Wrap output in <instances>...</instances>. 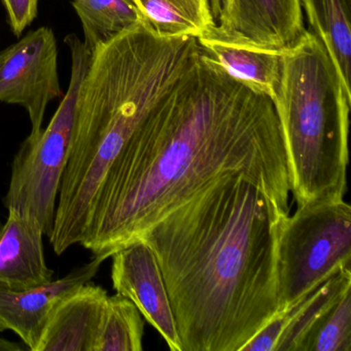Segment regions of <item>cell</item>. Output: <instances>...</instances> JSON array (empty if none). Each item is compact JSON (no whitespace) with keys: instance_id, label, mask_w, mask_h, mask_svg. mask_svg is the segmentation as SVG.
I'll use <instances>...</instances> for the list:
<instances>
[{"instance_id":"1","label":"cell","mask_w":351,"mask_h":351,"mask_svg":"<svg viewBox=\"0 0 351 351\" xmlns=\"http://www.w3.org/2000/svg\"><path fill=\"white\" fill-rule=\"evenodd\" d=\"M238 173L289 211L274 102L232 79L199 48L110 166L80 245L106 260L217 180Z\"/></svg>"},{"instance_id":"2","label":"cell","mask_w":351,"mask_h":351,"mask_svg":"<svg viewBox=\"0 0 351 351\" xmlns=\"http://www.w3.org/2000/svg\"><path fill=\"white\" fill-rule=\"evenodd\" d=\"M287 215L232 174L141 238L161 269L182 351H242L278 313L276 229Z\"/></svg>"},{"instance_id":"3","label":"cell","mask_w":351,"mask_h":351,"mask_svg":"<svg viewBox=\"0 0 351 351\" xmlns=\"http://www.w3.org/2000/svg\"><path fill=\"white\" fill-rule=\"evenodd\" d=\"M198 50L196 38L162 36L147 23L96 47L77 96L69 161L49 237L57 256L81 244L110 166Z\"/></svg>"},{"instance_id":"4","label":"cell","mask_w":351,"mask_h":351,"mask_svg":"<svg viewBox=\"0 0 351 351\" xmlns=\"http://www.w3.org/2000/svg\"><path fill=\"white\" fill-rule=\"evenodd\" d=\"M297 207L343 200L351 98L322 40L306 30L283 51L274 100Z\"/></svg>"},{"instance_id":"5","label":"cell","mask_w":351,"mask_h":351,"mask_svg":"<svg viewBox=\"0 0 351 351\" xmlns=\"http://www.w3.org/2000/svg\"><path fill=\"white\" fill-rule=\"evenodd\" d=\"M71 54L69 90L52 120L38 134H29L14 158L3 206L36 219L45 236L54 227L61 180L69 161L77 96L91 55L75 34L65 38Z\"/></svg>"},{"instance_id":"6","label":"cell","mask_w":351,"mask_h":351,"mask_svg":"<svg viewBox=\"0 0 351 351\" xmlns=\"http://www.w3.org/2000/svg\"><path fill=\"white\" fill-rule=\"evenodd\" d=\"M351 267V208L343 200L297 207L279 219L276 276L279 311Z\"/></svg>"},{"instance_id":"7","label":"cell","mask_w":351,"mask_h":351,"mask_svg":"<svg viewBox=\"0 0 351 351\" xmlns=\"http://www.w3.org/2000/svg\"><path fill=\"white\" fill-rule=\"evenodd\" d=\"M58 73V49L51 28L28 32L0 65V102L18 104L27 110L30 134L43 129L47 106L62 97Z\"/></svg>"},{"instance_id":"8","label":"cell","mask_w":351,"mask_h":351,"mask_svg":"<svg viewBox=\"0 0 351 351\" xmlns=\"http://www.w3.org/2000/svg\"><path fill=\"white\" fill-rule=\"evenodd\" d=\"M112 287L130 300L171 351H182L176 318L155 254L138 240L112 256Z\"/></svg>"},{"instance_id":"9","label":"cell","mask_w":351,"mask_h":351,"mask_svg":"<svg viewBox=\"0 0 351 351\" xmlns=\"http://www.w3.org/2000/svg\"><path fill=\"white\" fill-rule=\"evenodd\" d=\"M104 261L93 256V260L73 269L65 276L25 291L0 287V332L12 330L28 350L38 351L55 308L75 289L90 282Z\"/></svg>"},{"instance_id":"10","label":"cell","mask_w":351,"mask_h":351,"mask_svg":"<svg viewBox=\"0 0 351 351\" xmlns=\"http://www.w3.org/2000/svg\"><path fill=\"white\" fill-rule=\"evenodd\" d=\"M219 34L266 49H285L305 34L300 0H223Z\"/></svg>"},{"instance_id":"11","label":"cell","mask_w":351,"mask_h":351,"mask_svg":"<svg viewBox=\"0 0 351 351\" xmlns=\"http://www.w3.org/2000/svg\"><path fill=\"white\" fill-rule=\"evenodd\" d=\"M351 289V267L279 311L242 351H299L300 345L320 316Z\"/></svg>"},{"instance_id":"12","label":"cell","mask_w":351,"mask_h":351,"mask_svg":"<svg viewBox=\"0 0 351 351\" xmlns=\"http://www.w3.org/2000/svg\"><path fill=\"white\" fill-rule=\"evenodd\" d=\"M45 234L36 219L9 211L0 227V287L25 291L54 279L44 250Z\"/></svg>"},{"instance_id":"13","label":"cell","mask_w":351,"mask_h":351,"mask_svg":"<svg viewBox=\"0 0 351 351\" xmlns=\"http://www.w3.org/2000/svg\"><path fill=\"white\" fill-rule=\"evenodd\" d=\"M108 293L100 285H82L57 305L38 351H94Z\"/></svg>"},{"instance_id":"14","label":"cell","mask_w":351,"mask_h":351,"mask_svg":"<svg viewBox=\"0 0 351 351\" xmlns=\"http://www.w3.org/2000/svg\"><path fill=\"white\" fill-rule=\"evenodd\" d=\"M201 50L228 75L274 102L285 49H266L223 36L217 26L197 38Z\"/></svg>"},{"instance_id":"15","label":"cell","mask_w":351,"mask_h":351,"mask_svg":"<svg viewBox=\"0 0 351 351\" xmlns=\"http://www.w3.org/2000/svg\"><path fill=\"white\" fill-rule=\"evenodd\" d=\"M312 34L326 47L343 89L351 98V0H300Z\"/></svg>"},{"instance_id":"16","label":"cell","mask_w":351,"mask_h":351,"mask_svg":"<svg viewBox=\"0 0 351 351\" xmlns=\"http://www.w3.org/2000/svg\"><path fill=\"white\" fill-rule=\"evenodd\" d=\"M147 23L162 36L200 38L217 26L209 0H133Z\"/></svg>"},{"instance_id":"17","label":"cell","mask_w":351,"mask_h":351,"mask_svg":"<svg viewBox=\"0 0 351 351\" xmlns=\"http://www.w3.org/2000/svg\"><path fill=\"white\" fill-rule=\"evenodd\" d=\"M90 55L96 47L138 23H147L133 0H73Z\"/></svg>"},{"instance_id":"18","label":"cell","mask_w":351,"mask_h":351,"mask_svg":"<svg viewBox=\"0 0 351 351\" xmlns=\"http://www.w3.org/2000/svg\"><path fill=\"white\" fill-rule=\"evenodd\" d=\"M145 322L136 306L123 295H108L94 351H141Z\"/></svg>"},{"instance_id":"19","label":"cell","mask_w":351,"mask_h":351,"mask_svg":"<svg viewBox=\"0 0 351 351\" xmlns=\"http://www.w3.org/2000/svg\"><path fill=\"white\" fill-rule=\"evenodd\" d=\"M299 351H351V289L320 316Z\"/></svg>"},{"instance_id":"20","label":"cell","mask_w":351,"mask_h":351,"mask_svg":"<svg viewBox=\"0 0 351 351\" xmlns=\"http://www.w3.org/2000/svg\"><path fill=\"white\" fill-rule=\"evenodd\" d=\"M7 11L10 26L20 36L38 16V0H1Z\"/></svg>"},{"instance_id":"21","label":"cell","mask_w":351,"mask_h":351,"mask_svg":"<svg viewBox=\"0 0 351 351\" xmlns=\"http://www.w3.org/2000/svg\"><path fill=\"white\" fill-rule=\"evenodd\" d=\"M20 343L14 341L7 340L5 338H0V351H21L25 349Z\"/></svg>"},{"instance_id":"22","label":"cell","mask_w":351,"mask_h":351,"mask_svg":"<svg viewBox=\"0 0 351 351\" xmlns=\"http://www.w3.org/2000/svg\"><path fill=\"white\" fill-rule=\"evenodd\" d=\"M209 3H210L213 17H215V21L217 22L219 15H221V10H223V0H209Z\"/></svg>"},{"instance_id":"23","label":"cell","mask_w":351,"mask_h":351,"mask_svg":"<svg viewBox=\"0 0 351 351\" xmlns=\"http://www.w3.org/2000/svg\"><path fill=\"white\" fill-rule=\"evenodd\" d=\"M10 52V47L9 48L5 49L3 51H0V65L3 64V60H5V57L8 56Z\"/></svg>"}]
</instances>
